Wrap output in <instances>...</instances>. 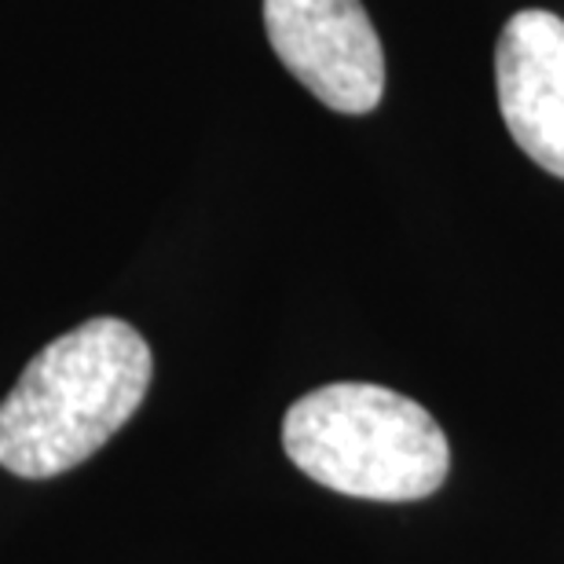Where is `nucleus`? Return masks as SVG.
Instances as JSON below:
<instances>
[{
	"mask_svg": "<svg viewBox=\"0 0 564 564\" xmlns=\"http://www.w3.org/2000/svg\"><path fill=\"white\" fill-rule=\"evenodd\" d=\"M151 375V345L115 315L55 337L0 403V466L26 480L82 466L140 411Z\"/></svg>",
	"mask_w": 564,
	"mask_h": 564,
	"instance_id": "1",
	"label": "nucleus"
},
{
	"mask_svg": "<svg viewBox=\"0 0 564 564\" xmlns=\"http://www.w3.org/2000/svg\"><path fill=\"white\" fill-rule=\"evenodd\" d=\"M282 447L304 477L370 502L425 499L451 469L433 414L367 381H334L301 397L282 419Z\"/></svg>",
	"mask_w": 564,
	"mask_h": 564,
	"instance_id": "2",
	"label": "nucleus"
},
{
	"mask_svg": "<svg viewBox=\"0 0 564 564\" xmlns=\"http://www.w3.org/2000/svg\"><path fill=\"white\" fill-rule=\"evenodd\" d=\"M282 66L337 115H370L386 96V52L359 0H264Z\"/></svg>",
	"mask_w": 564,
	"mask_h": 564,
	"instance_id": "3",
	"label": "nucleus"
},
{
	"mask_svg": "<svg viewBox=\"0 0 564 564\" xmlns=\"http://www.w3.org/2000/svg\"><path fill=\"white\" fill-rule=\"evenodd\" d=\"M499 110L517 147L564 180V19L528 8L506 22L495 48Z\"/></svg>",
	"mask_w": 564,
	"mask_h": 564,
	"instance_id": "4",
	"label": "nucleus"
}]
</instances>
